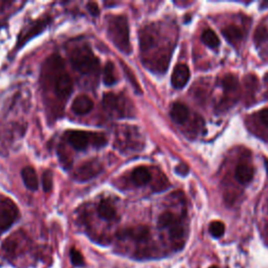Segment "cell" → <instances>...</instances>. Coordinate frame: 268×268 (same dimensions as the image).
Here are the masks:
<instances>
[{
  "instance_id": "cell-7",
  "label": "cell",
  "mask_w": 268,
  "mask_h": 268,
  "mask_svg": "<svg viewBox=\"0 0 268 268\" xmlns=\"http://www.w3.org/2000/svg\"><path fill=\"white\" fill-rule=\"evenodd\" d=\"M102 171L103 167L100 162L92 160L86 162L79 167L74 174V177L78 181H87L92 179V178L97 176Z\"/></svg>"
},
{
  "instance_id": "cell-27",
  "label": "cell",
  "mask_w": 268,
  "mask_h": 268,
  "mask_svg": "<svg viewBox=\"0 0 268 268\" xmlns=\"http://www.w3.org/2000/svg\"><path fill=\"white\" fill-rule=\"evenodd\" d=\"M124 71H125V74L127 75L128 80H129V81H131V84H132L133 87L136 89V91H137V90H138V91H141V90H140V86H138V84H137V82H136V80H135V78H134V75L132 74L131 71H129L128 66L125 65V64H124Z\"/></svg>"
},
{
  "instance_id": "cell-14",
  "label": "cell",
  "mask_w": 268,
  "mask_h": 268,
  "mask_svg": "<svg viewBox=\"0 0 268 268\" xmlns=\"http://www.w3.org/2000/svg\"><path fill=\"white\" fill-rule=\"evenodd\" d=\"M170 113L172 120L177 124H183L187 121L188 115H190L187 107L182 103H174L171 107Z\"/></svg>"
},
{
  "instance_id": "cell-25",
  "label": "cell",
  "mask_w": 268,
  "mask_h": 268,
  "mask_svg": "<svg viewBox=\"0 0 268 268\" xmlns=\"http://www.w3.org/2000/svg\"><path fill=\"white\" fill-rule=\"evenodd\" d=\"M53 172L51 170H46L42 175V185L45 192H49L53 187Z\"/></svg>"
},
{
  "instance_id": "cell-32",
  "label": "cell",
  "mask_w": 268,
  "mask_h": 268,
  "mask_svg": "<svg viewBox=\"0 0 268 268\" xmlns=\"http://www.w3.org/2000/svg\"><path fill=\"white\" fill-rule=\"evenodd\" d=\"M265 166H266V169H267V173H268V161H267V160L265 161Z\"/></svg>"
},
{
  "instance_id": "cell-30",
  "label": "cell",
  "mask_w": 268,
  "mask_h": 268,
  "mask_svg": "<svg viewBox=\"0 0 268 268\" xmlns=\"http://www.w3.org/2000/svg\"><path fill=\"white\" fill-rule=\"evenodd\" d=\"M176 173L181 176H185L188 173V168L185 165H179L176 168Z\"/></svg>"
},
{
  "instance_id": "cell-9",
  "label": "cell",
  "mask_w": 268,
  "mask_h": 268,
  "mask_svg": "<svg viewBox=\"0 0 268 268\" xmlns=\"http://www.w3.org/2000/svg\"><path fill=\"white\" fill-rule=\"evenodd\" d=\"M190 80V69L185 64H177L174 68L171 82L174 88H183Z\"/></svg>"
},
{
  "instance_id": "cell-1",
  "label": "cell",
  "mask_w": 268,
  "mask_h": 268,
  "mask_svg": "<svg viewBox=\"0 0 268 268\" xmlns=\"http://www.w3.org/2000/svg\"><path fill=\"white\" fill-rule=\"evenodd\" d=\"M129 24L125 16H110L107 20V35L110 41L120 49V52L129 55L132 52L129 35Z\"/></svg>"
},
{
  "instance_id": "cell-33",
  "label": "cell",
  "mask_w": 268,
  "mask_h": 268,
  "mask_svg": "<svg viewBox=\"0 0 268 268\" xmlns=\"http://www.w3.org/2000/svg\"><path fill=\"white\" fill-rule=\"evenodd\" d=\"M210 268H218L217 266H212V267H210Z\"/></svg>"
},
{
  "instance_id": "cell-26",
  "label": "cell",
  "mask_w": 268,
  "mask_h": 268,
  "mask_svg": "<svg viewBox=\"0 0 268 268\" xmlns=\"http://www.w3.org/2000/svg\"><path fill=\"white\" fill-rule=\"evenodd\" d=\"M71 260L75 266H83L84 265V258H83L82 254L79 251H77L76 248H72Z\"/></svg>"
},
{
  "instance_id": "cell-6",
  "label": "cell",
  "mask_w": 268,
  "mask_h": 268,
  "mask_svg": "<svg viewBox=\"0 0 268 268\" xmlns=\"http://www.w3.org/2000/svg\"><path fill=\"white\" fill-rule=\"evenodd\" d=\"M19 217L18 207L9 198L0 200V232L8 230Z\"/></svg>"
},
{
  "instance_id": "cell-4",
  "label": "cell",
  "mask_w": 268,
  "mask_h": 268,
  "mask_svg": "<svg viewBox=\"0 0 268 268\" xmlns=\"http://www.w3.org/2000/svg\"><path fill=\"white\" fill-rule=\"evenodd\" d=\"M67 142L78 151H84L89 146L102 148L107 144V137L104 133H94L74 130L66 134Z\"/></svg>"
},
{
  "instance_id": "cell-28",
  "label": "cell",
  "mask_w": 268,
  "mask_h": 268,
  "mask_svg": "<svg viewBox=\"0 0 268 268\" xmlns=\"http://www.w3.org/2000/svg\"><path fill=\"white\" fill-rule=\"evenodd\" d=\"M87 8H88V11L90 12V14L93 16H98V14H100V8H98L97 4L94 2H89L87 4Z\"/></svg>"
},
{
  "instance_id": "cell-5",
  "label": "cell",
  "mask_w": 268,
  "mask_h": 268,
  "mask_svg": "<svg viewBox=\"0 0 268 268\" xmlns=\"http://www.w3.org/2000/svg\"><path fill=\"white\" fill-rule=\"evenodd\" d=\"M103 105L106 111L114 117H129L134 113L132 104L123 94L107 92L103 96Z\"/></svg>"
},
{
  "instance_id": "cell-15",
  "label": "cell",
  "mask_w": 268,
  "mask_h": 268,
  "mask_svg": "<svg viewBox=\"0 0 268 268\" xmlns=\"http://www.w3.org/2000/svg\"><path fill=\"white\" fill-rule=\"evenodd\" d=\"M21 176H22L23 182L27 188H29V190H32V191L38 190V185H39L38 176H37L36 171L32 167L23 168L21 171Z\"/></svg>"
},
{
  "instance_id": "cell-19",
  "label": "cell",
  "mask_w": 268,
  "mask_h": 268,
  "mask_svg": "<svg viewBox=\"0 0 268 268\" xmlns=\"http://www.w3.org/2000/svg\"><path fill=\"white\" fill-rule=\"evenodd\" d=\"M201 39H202L203 43L211 48H217L220 44L219 38H218L216 33L210 28H207V29H205V31H203Z\"/></svg>"
},
{
  "instance_id": "cell-22",
  "label": "cell",
  "mask_w": 268,
  "mask_h": 268,
  "mask_svg": "<svg viewBox=\"0 0 268 268\" xmlns=\"http://www.w3.org/2000/svg\"><path fill=\"white\" fill-rule=\"evenodd\" d=\"M177 217L171 212L163 213L158 218V226L161 228H169L177 221Z\"/></svg>"
},
{
  "instance_id": "cell-18",
  "label": "cell",
  "mask_w": 268,
  "mask_h": 268,
  "mask_svg": "<svg viewBox=\"0 0 268 268\" xmlns=\"http://www.w3.org/2000/svg\"><path fill=\"white\" fill-rule=\"evenodd\" d=\"M103 81L108 86H111V85L115 84L118 81V76H117V73H116V68H115L114 64L111 61H108L105 64Z\"/></svg>"
},
{
  "instance_id": "cell-16",
  "label": "cell",
  "mask_w": 268,
  "mask_h": 268,
  "mask_svg": "<svg viewBox=\"0 0 268 268\" xmlns=\"http://www.w3.org/2000/svg\"><path fill=\"white\" fill-rule=\"evenodd\" d=\"M222 35L224 36V38L228 42L235 45L240 42L243 33L241 31V28H239L234 24H230L222 29Z\"/></svg>"
},
{
  "instance_id": "cell-10",
  "label": "cell",
  "mask_w": 268,
  "mask_h": 268,
  "mask_svg": "<svg viewBox=\"0 0 268 268\" xmlns=\"http://www.w3.org/2000/svg\"><path fill=\"white\" fill-rule=\"evenodd\" d=\"M92 108H93L92 100L89 96L84 94L77 96L72 105L73 111L78 115L87 114L88 112L91 111Z\"/></svg>"
},
{
  "instance_id": "cell-13",
  "label": "cell",
  "mask_w": 268,
  "mask_h": 268,
  "mask_svg": "<svg viewBox=\"0 0 268 268\" xmlns=\"http://www.w3.org/2000/svg\"><path fill=\"white\" fill-rule=\"evenodd\" d=\"M152 175L146 167H137L132 171L131 179L137 186H143L151 181Z\"/></svg>"
},
{
  "instance_id": "cell-2",
  "label": "cell",
  "mask_w": 268,
  "mask_h": 268,
  "mask_svg": "<svg viewBox=\"0 0 268 268\" xmlns=\"http://www.w3.org/2000/svg\"><path fill=\"white\" fill-rule=\"evenodd\" d=\"M69 59L75 69L82 75H95L100 69V60L87 44L74 47L69 52Z\"/></svg>"
},
{
  "instance_id": "cell-21",
  "label": "cell",
  "mask_w": 268,
  "mask_h": 268,
  "mask_svg": "<svg viewBox=\"0 0 268 268\" xmlns=\"http://www.w3.org/2000/svg\"><path fill=\"white\" fill-rule=\"evenodd\" d=\"M221 85L226 92H233L236 91L238 87H239V81H238V78L236 76L226 75L222 79Z\"/></svg>"
},
{
  "instance_id": "cell-11",
  "label": "cell",
  "mask_w": 268,
  "mask_h": 268,
  "mask_svg": "<svg viewBox=\"0 0 268 268\" xmlns=\"http://www.w3.org/2000/svg\"><path fill=\"white\" fill-rule=\"evenodd\" d=\"M97 215L106 221H114L117 219V213L114 205L109 200H102L97 205Z\"/></svg>"
},
{
  "instance_id": "cell-23",
  "label": "cell",
  "mask_w": 268,
  "mask_h": 268,
  "mask_svg": "<svg viewBox=\"0 0 268 268\" xmlns=\"http://www.w3.org/2000/svg\"><path fill=\"white\" fill-rule=\"evenodd\" d=\"M225 225L221 221H213L210 224V233L214 238H220L224 235Z\"/></svg>"
},
{
  "instance_id": "cell-31",
  "label": "cell",
  "mask_w": 268,
  "mask_h": 268,
  "mask_svg": "<svg viewBox=\"0 0 268 268\" xmlns=\"http://www.w3.org/2000/svg\"><path fill=\"white\" fill-rule=\"evenodd\" d=\"M265 80H266V82H267V86H268V75H266V77H265ZM266 97L268 98V90H267V93H266Z\"/></svg>"
},
{
  "instance_id": "cell-3",
  "label": "cell",
  "mask_w": 268,
  "mask_h": 268,
  "mask_svg": "<svg viewBox=\"0 0 268 268\" xmlns=\"http://www.w3.org/2000/svg\"><path fill=\"white\" fill-rule=\"evenodd\" d=\"M51 72L53 75L52 82L54 86V90L56 95L60 100H67L73 91V80L69 74L64 68V64H62L61 58L55 56L51 58Z\"/></svg>"
},
{
  "instance_id": "cell-29",
  "label": "cell",
  "mask_w": 268,
  "mask_h": 268,
  "mask_svg": "<svg viewBox=\"0 0 268 268\" xmlns=\"http://www.w3.org/2000/svg\"><path fill=\"white\" fill-rule=\"evenodd\" d=\"M260 121L262 122V124L268 127V108L263 109L260 112Z\"/></svg>"
},
{
  "instance_id": "cell-24",
  "label": "cell",
  "mask_w": 268,
  "mask_h": 268,
  "mask_svg": "<svg viewBox=\"0 0 268 268\" xmlns=\"http://www.w3.org/2000/svg\"><path fill=\"white\" fill-rule=\"evenodd\" d=\"M254 38H255V41L258 44L264 42L265 40H267V39H268V29L264 25L258 26L257 29H256V32H255Z\"/></svg>"
},
{
  "instance_id": "cell-12",
  "label": "cell",
  "mask_w": 268,
  "mask_h": 268,
  "mask_svg": "<svg viewBox=\"0 0 268 268\" xmlns=\"http://www.w3.org/2000/svg\"><path fill=\"white\" fill-rule=\"evenodd\" d=\"M236 179L242 184L251 182L254 178V168L246 163H240L236 167Z\"/></svg>"
},
{
  "instance_id": "cell-17",
  "label": "cell",
  "mask_w": 268,
  "mask_h": 268,
  "mask_svg": "<svg viewBox=\"0 0 268 268\" xmlns=\"http://www.w3.org/2000/svg\"><path fill=\"white\" fill-rule=\"evenodd\" d=\"M46 25H47L46 20H40V21L36 22L35 24H33L28 31H26L24 34H22L20 40H19V45L25 43L28 39H32L34 36L38 35L39 33H41L43 29L46 27Z\"/></svg>"
},
{
  "instance_id": "cell-20",
  "label": "cell",
  "mask_w": 268,
  "mask_h": 268,
  "mask_svg": "<svg viewBox=\"0 0 268 268\" xmlns=\"http://www.w3.org/2000/svg\"><path fill=\"white\" fill-rule=\"evenodd\" d=\"M169 230V235H170V238L175 241V242H180L183 238L184 235V228L181 225L180 221L177 220L173 225L168 228Z\"/></svg>"
},
{
  "instance_id": "cell-8",
  "label": "cell",
  "mask_w": 268,
  "mask_h": 268,
  "mask_svg": "<svg viewBox=\"0 0 268 268\" xmlns=\"http://www.w3.org/2000/svg\"><path fill=\"white\" fill-rule=\"evenodd\" d=\"M117 236L120 238H129V239H132L138 242H143L148 240L149 236H150V232H149V228L145 225H138V226H133L125 228L117 233Z\"/></svg>"
}]
</instances>
